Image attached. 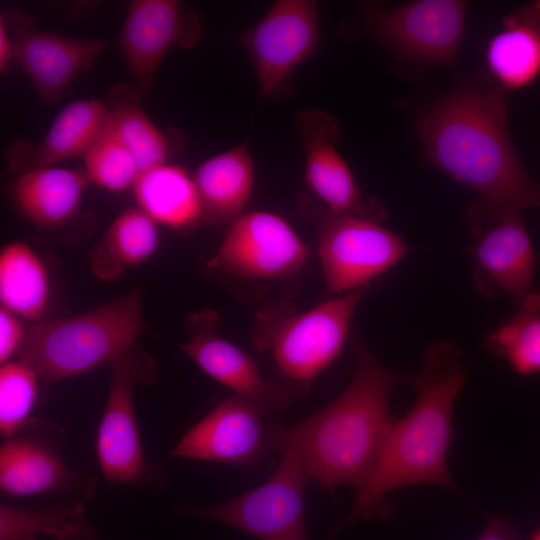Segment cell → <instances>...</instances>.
<instances>
[{"instance_id": "cell-23", "label": "cell", "mask_w": 540, "mask_h": 540, "mask_svg": "<svg viewBox=\"0 0 540 540\" xmlns=\"http://www.w3.org/2000/svg\"><path fill=\"white\" fill-rule=\"evenodd\" d=\"M157 225L139 207L123 209L90 253L93 273L98 278L112 280L125 269L148 260L159 247Z\"/></svg>"}, {"instance_id": "cell-31", "label": "cell", "mask_w": 540, "mask_h": 540, "mask_svg": "<svg viewBox=\"0 0 540 540\" xmlns=\"http://www.w3.org/2000/svg\"><path fill=\"white\" fill-rule=\"evenodd\" d=\"M27 327L23 319L10 310L0 307V362H9L11 357L18 354Z\"/></svg>"}, {"instance_id": "cell-32", "label": "cell", "mask_w": 540, "mask_h": 540, "mask_svg": "<svg viewBox=\"0 0 540 540\" xmlns=\"http://www.w3.org/2000/svg\"><path fill=\"white\" fill-rule=\"evenodd\" d=\"M477 540H520L515 529L505 520L490 518L485 530Z\"/></svg>"}, {"instance_id": "cell-2", "label": "cell", "mask_w": 540, "mask_h": 540, "mask_svg": "<svg viewBox=\"0 0 540 540\" xmlns=\"http://www.w3.org/2000/svg\"><path fill=\"white\" fill-rule=\"evenodd\" d=\"M466 374L454 343L440 341L426 351L421 370L409 375L407 382L417 390L415 404L404 417L394 418L369 474L356 490L353 508L327 540L352 522L391 518L394 509L385 495L396 488L429 483L457 490L447 458L454 440L452 410Z\"/></svg>"}, {"instance_id": "cell-3", "label": "cell", "mask_w": 540, "mask_h": 540, "mask_svg": "<svg viewBox=\"0 0 540 540\" xmlns=\"http://www.w3.org/2000/svg\"><path fill=\"white\" fill-rule=\"evenodd\" d=\"M349 341L355 371L345 390L304 421L272 423L270 430L271 451L296 452L310 482L331 491L343 484L360 488L395 418L389 408L391 391L409 378L382 365L355 328Z\"/></svg>"}, {"instance_id": "cell-9", "label": "cell", "mask_w": 540, "mask_h": 540, "mask_svg": "<svg viewBox=\"0 0 540 540\" xmlns=\"http://www.w3.org/2000/svg\"><path fill=\"white\" fill-rule=\"evenodd\" d=\"M263 98L277 94L292 73L318 49V5L312 0H280L239 35Z\"/></svg>"}, {"instance_id": "cell-20", "label": "cell", "mask_w": 540, "mask_h": 540, "mask_svg": "<svg viewBox=\"0 0 540 540\" xmlns=\"http://www.w3.org/2000/svg\"><path fill=\"white\" fill-rule=\"evenodd\" d=\"M202 224L232 223L243 214L254 187V164L247 141L203 161L193 174Z\"/></svg>"}, {"instance_id": "cell-34", "label": "cell", "mask_w": 540, "mask_h": 540, "mask_svg": "<svg viewBox=\"0 0 540 540\" xmlns=\"http://www.w3.org/2000/svg\"><path fill=\"white\" fill-rule=\"evenodd\" d=\"M530 540H540V528L532 534Z\"/></svg>"}, {"instance_id": "cell-1", "label": "cell", "mask_w": 540, "mask_h": 540, "mask_svg": "<svg viewBox=\"0 0 540 540\" xmlns=\"http://www.w3.org/2000/svg\"><path fill=\"white\" fill-rule=\"evenodd\" d=\"M418 134L432 165L479 195L467 212L476 238L507 215L540 207V186L513 146L501 91L465 87L448 93L420 116Z\"/></svg>"}, {"instance_id": "cell-10", "label": "cell", "mask_w": 540, "mask_h": 540, "mask_svg": "<svg viewBox=\"0 0 540 540\" xmlns=\"http://www.w3.org/2000/svg\"><path fill=\"white\" fill-rule=\"evenodd\" d=\"M306 257L305 244L284 218L252 211L229 224L208 267L246 281L279 280L298 273Z\"/></svg>"}, {"instance_id": "cell-22", "label": "cell", "mask_w": 540, "mask_h": 540, "mask_svg": "<svg viewBox=\"0 0 540 540\" xmlns=\"http://www.w3.org/2000/svg\"><path fill=\"white\" fill-rule=\"evenodd\" d=\"M109 107L98 99H79L63 107L51 123L43 140L35 147L24 169L56 166L84 156L104 131Z\"/></svg>"}, {"instance_id": "cell-14", "label": "cell", "mask_w": 540, "mask_h": 540, "mask_svg": "<svg viewBox=\"0 0 540 540\" xmlns=\"http://www.w3.org/2000/svg\"><path fill=\"white\" fill-rule=\"evenodd\" d=\"M305 152V179L334 214L366 216L381 221L385 215L374 200H364L352 171L334 143L339 128L335 118L321 109L300 111L295 119Z\"/></svg>"}, {"instance_id": "cell-6", "label": "cell", "mask_w": 540, "mask_h": 540, "mask_svg": "<svg viewBox=\"0 0 540 540\" xmlns=\"http://www.w3.org/2000/svg\"><path fill=\"white\" fill-rule=\"evenodd\" d=\"M299 209L317 224L318 255L326 287L333 293L367 288L411 251L376 219L334 214L309 198L300 199Z\"/></svg>"}, {"instance_id": "cell-4", "label": "cell", "mask_w": 540, "mask_h": 540, "mask_svg": "<svg viewBox=\"0 0 540 540\" xmlns=\"http://www.w3.org/2000/svg\"><path fill=\"white\" fill-rule=\"evenodd\" d=\"M144 328L142 299L130 292L89 311L27 327L20 359L48 382L89 372L129 351Z\"/></svg>"}, {"instance_id": "cell-33", "label": "cell", "mask_w": 540, "mask_h": 540, "mask_svg": "<svg viewBox=\"0 0 540 540\" xmlns=\"http://www.w3.org/2000/svg\"><path fill=\"white\" fill-rule=\"evenodd\" d=\"M15 47L9 27L3 17L0 16V73H7L10 62L14 60Z\"/></svg>"}, {"instance_id": "cell-25", "label": "cell", "mask_w": 540, "mask_h": 540, "mask_svg": "<svg viewBox=\"0 0 540 540\" xmlns=\"http://www.w3.org/2000/svg\"><path fill=\"white\" fill-rule=\"evenodd\" d=\"M71 472L49 448L23 438L6 439L0 448V489L31 496L63 486Z\"/></svg>"}, {"instance_id": "cell-8", "label": "cell", "mask_w": 540, "mask_h": 540, "mask_svg": "<svg viewBox=\"0 0 540 540\" xmlns=\"http://www.w3.org/2000/svg\"><path fill=\"white\" fill-rule=\"evenodd\" d=\"M467 4L418 0L392 7L366 5L369 32L398 54L428 64L453 65L465 29Z\"/></svg>"}, {"instance_id": "cell-24", "label": "cell", "mask_w": 540, "mask_h": 540, "mask_svg": "<svg viewBox=\"0 0 540 540\" xmlns=\"http://www.w3.org/2000/svg\"><path fill=\"white\" fill-rule=\"evenodd\" d=\"M50 295L47 268L26 243L14 241L0 252L1 306L23 320L36 321L44 314Z\"/></svg>"}, {"instance_id": "cell-11", "label": "cell", "mask_w": 540, "mask_h": 540, "mask_svg": "<svg viewBox=\"0 0 540 540\" xmlns=\"http://www.w3.org/2000/svg\"><path fill=\"white\" fill-rule=\"evenodd\" d=\"M200 37L197 14L180 1L130 2L118 43L142 97H148L157 69L170 48H191Z\"/></svg>"}, {"instance_id": "cell-7", "label": "cell", "mask_w": 540, "mask_h": 540, "mask_svg": "<svg viewBox=\"0 0 540 540\" xmlns=\"http://www.w3.org/2000/svg\"><path fill=\"white\" fill-rule=\"evenodd\" d=\"M308 471L294 451H286L261 485L222 503L183 508L259 540H309L304 498Z\"/></svg>"}, {"instance_id": "cell-16", "label": "cell", "mask_w": 540, "mask_h": 540, "mask_svg": "<svg viewBox=\"0 0 540 540\" xmlns=\"http://www.w3.org/2000/svg\"><path fill=\"white\" fill-rule=\"evenodd\" d=\"M136 361L131 349L111 362L106 405L96 438V453L105 478L116 484L139 481L147 470L135 406Z\"/></svg>"}, {"instance_id": "cell-17", "label": "cell", "mask_w": 540, "mask_h": 540, "mask_svg": "<svg viewBox=\"0 0 540 540\" xmlns=\"http://www.w3.org/2000/svg\"><path fill=\"white\" fill-rule=\"evenodd\" d=\"M472 280L486 298L509 295L520 306L539 292L534 284L537 258L520 213L507 215L469 247Z\"/></svg>"}, {"instance_id": "cell-12", "label": "cell", "mask_w": 540, "mask_h": 540, "mask_svg": "<svg viewBox=\"0 0 540 540\" xmlns=\"http://www.w3.org/2000/svg\"><path fill=\"white\" fill-rule=\"evenodd\" d=\"M14 41V61L42 101L57 103L71 82L89 70L106 49L103 38H71L33 27L22 11L2 12Z\"/></svg>"}, {"instance_id": "cell-5", "label": "cell", "mask_w": 540, "mask_h": 540, "mask_svg": "<svg viewBox=\"0 0 540 540\" xmlns=\"http://www.w3.org/2000/svg\"><path fill=\"white\" fill-rule=\"evenodd\" d=\"M368 288L324 301L302 313L286 304L263 309L254 328L257 350L270 351L277 381L292 398L308 393L315 379L341 354L352 316Z\"/></svg>"}, {"instance_id": "cell-18", "label": "cell", "mask_w": 540, "mask_h": 540, "mask_svg": "<svg viewBox=\"0 0 540 540\" xmlns=\"http://www.w3.org/2000/svg\"><path fill=\"white\" fill-rule=\"evenodd\" d=\"M89 183L84 171L49 166L25 170L10 190L26 219L40 228L52 229L76 216Z\"/></svg>"}, {"instance_id": "cell-15", "label": "cell", "mask_w": 540, "mask_h": 540, "mask_svg": "<svg viewBox=\"0 0 540 540\" xmlns=\"http://www.w3.org/2000/svg\"><path fill=\"white\" fill-rule=\"evenodd\" d=\"M216 320L211 311L192 315L190 338L180 349L208 376L265 413L286 408L293 399L288 391L276 379L264 377L249 354L218 335Z\"/></svg>"}, {"instance_id": "cell-13", "label": "cell", "mask_w": 540, "mask_h": 540, "mask_svg": "<svg viewBox=\"0 0 540 540\" xmlns=\"http://www.w3.org/2000/svg\"><path fill=\"white\" fill-rule=\"evenodd\" d=\"M250 401L233 395L214 407L177 442L175 457L247 466L270 449L272 423Z\"/></svg>"}, {"instance_id": "cell-19", "label": "cell", "mask_w": 540, "mask_h": 540, "mask_svg": "<svg viewBox=\"0 0 540 540\" xmlns=\"http://www.w3.org/2000/svg\"><path fill=\"white\" fill-rule=\"evenodd\" d=\"M485 61L498 85L525 88L540 76V1L521 6L502 20L489 40Z\"/></svg>"}, {"instance_id": "cell-21", "label": "cell", "mask_w": 540, "mask_h": 540, "mask_svg": "<svg viewBox=\"0 0 540 540\" xmlns=\"http://www.w3.org/2000/svg\"><path fill=\"white\" fill-rule=\"evenodd\" d=\"M132 191L137 207L157 224L186 230L202 223L193 175L181 166L167 162L141 172Z\"/></svg>"}, {"instance_id": "cell-28", "label": "cell", "mask_w": 540, "mask_h": 540, "mask_svg": "<svg viewBox=\"0 0 540 540\" xmlns=\"http://www.w3.org/2000/svg\"><path fill=\"white\" fill-rule=\"evenodd\" d=\"M486 349L521 375L540 374V291L487 333Z\"/></svg>"}, {"instance_id": "cell-30", "label": "cell", "mask_w": 540, "mask_h": 540, "mask_svg": "<svg viewBox=\"0 0 540 540\" xmlns=\"http://www.w3.org/2000/svg\"><path fill=\"white\" fill-rule=\"evenodd\" d=\"M37 370L27 361H9L0 368V432L6 439L27 421L38 394Z\"/></svg>"}, {"instance_id": "cell-29", "label": "cell", "mask_w": 540, "mask_h": 540, "mask_svg": "<svg viewBox=\"0 0 540 540\" xmlns=\"http://www.w3.org/2000/svg\"><path fill=\"white\" fill-rule=\"evenodd\" d=\"M83 160L89 181L111 192L132 188L140 174L134 155L107 127L84 154Z\"/></svg>"}, {"instance_id": "cell-26", "label": "cell", "mask_w": 540, "mask_h": 540, "mask_svg": "<svg viewBox=\"0 0 540 540\" xmlns=\"http://www.w3.org/2000/svg\"><path fill=\"white\" fill-rule=\"evenodd\" d=\"M140 97L136 86L121 85L110 91L106 127L131 151L141 173L167 163L170 145L141 108Z\"/></svg>"}, {"instance_id": "cell-27", "label": "cell", "mask_w": 540, "mask_h": 540, "mask_svg": "<svg viewBox=\"0 0 540 540\" xmlns=\"http://www.w3.org/2000/svg\"><path fill=\"white\" fill-rule=\"evenodd\" d=\"M94 540L85 518L84 503L70 500L43 510H31L2 503L0 505V540Z\"/></svg>"}]
</instances>
